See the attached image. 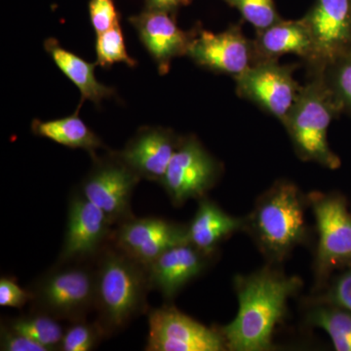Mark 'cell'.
<instances>
[{"mask_svg": "<svg viewBox=\"0 0 351 351\" xmlns=\"http://www.w3.org/2000/svg\"><path fill=\"white\" fill-rule=\"evenodd\" d=\"M237 80L240 95L284 122L301 91L293 78L292 69L271 62L250 66Z\"/></svg>", "mask_w": 351, "mask_h": 351, "instance_id": "obj_12", "label": "cell"}, {"mask_svg": "<svg viewBox=\"0 0 351 351\" xmlns=\"http://www.w3.org/2000/svg\"><path fill=\"white\" fill-rule=\"evenodd\" d=\"M32 300L29 289L21 287L12 276L0 278V306L23 308Z\"/></svg>", "mask_w": 351, "mask_h": 351, "instance_id": "obj_28", "label": "cell"}, {"mask_svg": "<svg viewBox=\"0 0 351 351\" xmlns=\"http://www.w3.org/2000/svg\"><path fill=\"white\" fill-rule=\"evenodd\" d=\"M27 288L31 311L69 323L86 319L95 308L94 262H57Z\"/></svg>", "mask_w": 351, "mask_h": 351, "instance_id": "obj_4", "label": "cell"}, {"mask_svg": "<svg viewBox=\"0 0 351 351\" xmlns=\"http://www.w3.org/2000/svg\"><path fill=\"white\" fill-rule=\"evenodd\" d=\"M306 20L314 58L332 61L351 46V0H317Z\"/></svg>", "mask_w": 351, "mask_h": 351, "instance_id": "obj_17", "label": "cell"}, {"mask_svg": "<svg viewBox=\"0 0 351 351\" xmlns=\"http://www.w3.org/2000/svg\"><path fill=\"white\" fill-rule=\"evenodd\" d=\"M117 151L92 157V166L80 189L88 199L103 210L113 226L133 218L132 196L141 181Z\"/></svg>", "mask_w": 351, "mask_h": 351, "instance_id": "obj_7", "label": "cell"}, {"mask_svg": "<svg viewBox=\"0 0 351 351\" xmlns=\"http://www.w3.org/2000/svg\"><path fill=\"white\" fill-rule=\"evenodd\" d=\"M336 86L339 96L351 108V55L346 58L336 76Z\"/></svg>", "mask_w": 351, "mask_h": 351, "instance_id": "obj_31", "label": "cell"}, {"mask_svg": "<svg viewBox=\"0 0 351 351\" xmlns=\"http://www.w3.org/2000/svg\"><path fill=\"white\" fill-rule=\"evenodd\" d=\"M145 351H226L219 328L207 327L170 302L149 308Z\"/></svg>", "mask_w": 351, "mask_h": 351, "instance_id": "obj_10", "label": "cell"}, {"mask_svg": "<svg viewBox=\"0 0 351 351\" xmlns=\"http://www.w3.org/2000/svg\"><path fill=\"white\" fill-rule=\"evenodd\" d=\"M302 287L300 277L287 276L271 265L235 276L239 311L232 322L219 328L228 350H274V329L285 317L289 300Z\"/></svg>", "mask_w": 351, "mask_h": 351, "instance_id": "obj_1", "label": "cell"}, {"mask_svg": "<svg viewBox=\"0 0 351 351\" xmlns=\"http://www.w3.org/2000/svg\"><path fill=\"white\" fill-rule=\"evenodd\" d=\"M186 55L198 66L215 73L239 76L251 66L250 45L237 27L219 34L195 32Z\"/></svg>", "mask_w": 351, "mask_h": 351, "instance_id": "obj_14", "label": "cell"}, {"mask_svg": "<svg viewBox=\"0 0 351 351\" xmlns=\"http://www.w3.org/2000/svg\"><path fill=\"white\" fill-rule=\"evenodd\" d=\"M325 88L313 84L300 91L285 124L302 159L338 169L341 159L330 149L328 129L335 108Z\"/></svg>", "mask_w": 351, "mask_h": 351, "instance_id": "obj_6", "label": "cell"}, {"mask_svg": "<svg viewBox=\"0 0 351 351\" xmlns=\"http://www.w3.org/2000/svg\"><path fill=\"white\" fill-rule=\"evenodd\" d=\"M34 135L48 138L69 149L86 151L93 157L99 149H106L101 138L80 117V108L63 119L43 121L34 119L31 126Z\"/></svg>", "mask_w": 351, "mask_h": 351, "instance_id": "obj_20", "label": "cell"}, {"mask_svg": "<svg viewBox=\"0 0 351 351\" xmlns=\"http://www.w3.org/2000/svg\"><path fill=\"white\" fill-rule=\"evenodd\" d=\"M113 225L107 214L83 195L80 186L69 197L64 241L57 262H94L112 242Z\"/></svg>", "mask_w": 351, "mask_h": 351, "instance_id": "obj_9", "label": "cell"}, {"mask_svg": "<svg viewBox=\"0 0 351 351\" xmlns=\"http://www.w3.org/2000/svg\"><path fill=\"white\" fill-rule=\"evenodd\" d=\"M214 258L188 241L171 247L147 265L152 291H157L166 302H172L209 269Z\"/></svg>", "mask_w": 351, "mask_h": 351, "instance_id": "obj_13", "label": "cell"}, {"mask_svg": "<svg viewBox=\"0 0 351 351\" xmlns=\"http://www.w3.org/2000/svg\"><path fill=\"white\" fill-rule=\"evenodd\" d=\"M1 323L34 339L48 351H60L64 330L60 320L45 313L29 311L16 317L4 318Z\"/></svg>", "mask_w": 351, "mask_h": 351, "instance_id": "obj_23", "label": "cell"}, {"mask_svg": "<svg viewBox=\"0 0 351 351\" xmlns=\"http://www.w3.org/2000/svg\"><path fill=\"white\" fill-rule=\"evenodd\" d=\"M307 200L318 235L314 274L315 288L319 289L334 270L351 269V212L341 193L313 191Z\"/></svg>", "mask_w": 351, "mask_h": 351, "instance_id": "obj_5", "label": "cell"}, {"mask_svg": "<svg viewBox=\"0 0 351 351\" xmlns=\"http://www.w3.org/2000/svg\"><path fill=\"white\" fill-rule=\"evenodd\" d=\"M95 321L108 339L147 314L152 292L147 265L110 242L94 261Z\"/></svg>", "mask_w": 351, "mask_h": 351, "instance_id": "obj_2", "label": "cell"}, {"mask_svg": "<svg viewBox=\"0 0 351 351\" xmlns=\"http://www.w3.org/2000/svg\"><path fill=\"white\" fill-rule=\"evenodd\" d=\"M105 339V332L96 321L89 322L87 318L73 321L64 330L60 351H91Z\"/></svg>", "mask_w": 351, "mask_h": 351, "instance_id": "obj_25", "label": "cell"}, {"mask_svg": "<svg viewBox=\"0 0 351 351\" xmlns=\"http://www.w3.org/2000/svg\"><path fill=\"white\" fill-rule=\"evenodd\" d=\"M306 320L329 335L335 350L351 351V311L316 299L307 311Z\"/></svg>", "mask_w": 351, "mask_h": 351, "instance_id": "obj_22", "label": "cell"}, {"mask_svg": "<svg viewBox=\"0 0 351 351\" xmlns=\"http://www.w3.org/2000/svg\"><path fill=\"white\" fill-rule=\"evenodd\" d=\"M138 32L141 43L156 62L160 75L169 71L172 60L186 55L193 32L180 29L175 15L164 11L144 9L143 12L129 18Z\"/></svg>", "mask_w": 351, "mask_h": 351, "instance_id": "obj_16", "label": "cell"}, {"mask_svg": "<svg viewBox=\"0 0 351 351\" xmlns=\"http://www.w3.org/2000/svg\"><path fill=\"white\" fill-rule=\"evenodd\" d=\"M258 47L267 57L295 54L314 58V45L306 20L282 22L279 21L263 29L258 39Z\"/></svg>", "mask_w": 351, "mask_h": 351, "instance_id": "obj_21", "label": "cell"}, {"mask_svg": "<svg viewBox=\"0 0 351 351\" xmlns=\"http://www.w3.org/2000/svg\"><path fill=\"white\" fill-rule=\"evenodd\" d=\"M181 138L171 129L145 126L117 154L141 179L160 184Z\"/></svg>", "mask_w": 351, "mask_h": 351, "instance_id": "obj_15", "label": "cell"}, {"mask_svg": "<svg viewBox=\"0 0 351 351\" xmlns=\"http://www.w3.org/2000/svg\"><path fill=\"white\" fill-rule=\"evenodd\" d=\"M307 206V196L295 184L279 181L258 198L245 218L244 230L270 265L283 263L298 246L306 243Z\"/></svg>", "mask_w": 351, "mask_h": 351, "instance_id": "obj_3", "label": "cell"}, {"mask_svg": "<svg viewBox=\"0 0 351 351\" xmlns=\"http://www.w3.org/2000/svg\"><path fill=\"white\" fill-rule=\"evenodd\" d=\"M230 6L235 7L244 19L260 31L279 22L274 0H225Z\"/></svg>", "mask_w": 351, "mask_h": 351, "instance_id": "obj_26", "label": "cell"}, {"mask_svg": "<svg viewBox=\"0 0 351 351\" xmlns=\"http://www.w3.org/2000/svg\"><path fill=\"white\" fill-rule=\"evenodd\" d=\"M244 223L245 218L226 213L205 196L198 199L195 216L188 223V242L205 253L216 255L221 242L244 230Z\"/></svg>", "mask_w": 351, "mask_h": 351, "instance_id": "obj_18", "label": "cell"}, {"mask_svg": "<svg viewBox=\"0 0 351 351\" xmlns=\"http://www.w3.org/2000/svg\"><path fill=\"white\" fill-rule=\"evenodd\" d=\"M221 173L219 161L195 136L182 137L160 186L176 208L200 199L214 188Z\"/></svg>", "mask_w": 351, "mask_h": 351, "instance_id": "obj_8", "label": "cell"}, {"mask_svg": "<svg viewBox=\"0 0 351 351\" xmlns=\"http://www.w3.org/2000/svg\"><path fill=\"white\" fill-rule=\"evenodd\" d=\"M43 46L58 69L80 90L82 101L78 108H82L86 100L100 106L101 100L114 96L115 90L98 82L95 76L97 64L89 63L75 53L66 50L56 38L45 39Z\"/></svg>", "mask_w": 351, "mask_h": 351, "instance_id": "obj_19", "label": "cell"}, {"mask_svg": "<svg viewBox=\"0 0 351 351\" xmlns=\"http://www.w3.org/2000/svg\"><path fill=\"white\" fill-rule=\"evenodd\" d=\"M89 15L96 34L107 32L120 23V15L113 0H90Z\"/></svg>", "mask_w": 351, "mask_h": 351, "instance_id": "obj_27", "label": "cell"}, {"mask_svg": "<svg viewBox=\"0 0 351 351\" xmlns=\"http://www.w3.org/2000/svg\"><path fill=\"white\" fill-rule=\"evenodd\" d=\"M145 9L164 11L175 15L182 6L189 5L191 0H145Z\"/></svg>", "mask_w": 351, "mask_h": 351, "instance_id": "obj_32", "label": "cell"}, {"mask_svg": "<svg viewBox=\"0 0 351 351\" xmlns=\"http://www.w3.org/2000/svg\"><path fill=\"white\" fill-rule=\"evenodd\" d=\"M351 311V269H348L332 280L327 294L320 298Z\"/></svg>", "mask_w": 351, "mask_h": 351, "instance_id": "obj_30", "label": "cell"}, {"mask_svg": "<svg viewBox=\"0 0 351 351\" xmlns=\"http://www.w3.org/2000/svg\"><path fill=\"white\" fill-rule=\"evenodd\" d=\"M0 350L48 351L34 339L11 329L3 323L0 325Z\"/></svg>", "mask_w": 351, "mask_h": 351, "instance_id": "obj_29", "label": "cell"}, {"mask_svg": "<svg viewBox=\"0 0 351 351\" xmlns=\"http://www.w3.org/2000/svg\"><path fill=\"white\" fill-rule=\"evenodd\" d=\"M97 62L98 66L104 69L110 68L117 63H123L134 68L137 62L127 53L125 40L121 25H115L107 32L97 34L96 46Z\"/></svg>", "mask_w": 351, "mask_h": 351, "instance_id": "obj_24", "label": "cell"}, {"mask_svg": "<svg viewBox=\"0 0 351 351\" xmlns=\"http://www.w3.org/2000/svg\"><path fill=\"white\" fill-rule=\"evenodd\" d=\"M188 241V223L158 217L126 219L114 226L112 243L135 258L149 265L164 251Z\"/></svg>", "mask_w": 351, "mask_h": 351, "instance_id": "obj_11", "label": "cell"}]
</instances>
